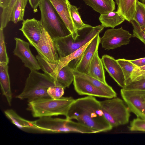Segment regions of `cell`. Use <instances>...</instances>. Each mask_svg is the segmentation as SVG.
Here are the masks:
<instances>
[{
	"mask_svg": "<svg viewBox=\"0 0 145 145\" xmlns=\"http://www.w3.org/2000/svg\"><path fill=\"white\" fill-rule=\"evenodd\" d=\"M9 62L7 52L3 29H0V63L8 64Z\"/></svg>",
	"mask_w": 145,
	"mask_h": 145,
	"instance_id": "4dcf8cb0",
	"label": "cell"
},
{
	"mask_svg": "<svg viewBox=\"0 0 145 145\" xmlns=\"http://www.w3.org/2000/svg\"><path fill=\"white\" fill-rule=\"evenodd\" d=\"M39 7L42 27L53 39L71 34L49 0H42Z\"/></svg>",
	"mask_w": 145,
	"mask_h": 145,
	"instance_id": "277c9868",
	"label": "cell"
},
{
	"mask_svg": "<svg viewBox=\"0 0 145 145\" xmlns=\"http://www.w3.org/2000/svg\"><path fill=\"white\" fill-rule=\"evenodd\" d=\"M71 19L75 28L78 31H80L91 26L84 24L82 20L76 7L67 2Z\"/></svg>",
	"mask_w": 145,
	"mask_h": 145,
	"instance_id": "d4e9b609",
	"label": "cell"
},
{
	"mask_svg": "<svg viewBox=\"0 0 145 145\" xmlns=\"http://www.w3.org/2000/svg\"><path fill=\"white\" fill-rule=\"evenodd\" d=\"M120 93L130 111L137 118L145 120V91L122 88Z\"/></svg>",
	"mask_w": 145,
	"mask_h": 145,
	"instance_id": "ba28073f",
	"label": "cell"
},
{
	"mask_svg": "<svg viewBox=\"0 0 145 145\" xmlns=\"http://www.w3.org/2000/svg\"><path fill=\"white\" fill-rule=\"evenodd\" d=\"M104 68L111 77L122 88L125 85V81L122 69L113 57L106 54L102 56L101 58Z\"/></svg>",
	"mask_w": 145,
	"mask_h": 145,
	"instance_id": "5bb4252c",
	"label": "cell"
},
{
	"mask_svg": "<svg viewBox=\"0 0 145 145\" xmlns=\"http://www.w3.org/2000/svg\"><path fill=\"white\" fill-rule=\"evenodd\" d=\"M85 3L95 11L104 14L113 11L115 9L113 0H83Z\"/></svg>",
	"mask_w": 145,
	"mask_h": 145,
	"instance_id": "d6986e66",
	"label": "cell"
},
{
	"mask_svg": "<svg viewBox=\"0 0 145 145\" xmlns=\"http://www.w3.org/2000/svg\"><path fill=\"white\" fill-rule=\"evenodd\" d=\"M28 0H17L14 6L12 21L17 24L23 21L25 8Z\"/></svg>",
	"mask_w": 145,
	"mask_h": 145,
	"instance_id": "cb8c5ba5",
	"label": "cell"
},
{
	"mask_svg": "<svg viewBox=\"0 0 145 145\" xmlns=\"http://www.w3.org/2000/svg\"><path fill=\"white\" fill-rule=\"evenodd\" d=\"M133 35L122 27L107 30L100 38V43L105 50L114 49L129 43Z\"/></svg>",
	"mask_w": 145,
	"mask_h": 145,
	"instance_id": "9c48e42d",
	"label": "cell"
},
{
	"mask_svg": "<svg viewBox=\"0 0 145 145\" xmlns=\"http://www.w3.org/2000/svg\"><path fill=\"white\" fill-rule=\"evenodd\" d=\"M104 67L102 61L99 56L97 51L91 61L87 74L107 84L106 81Z\"/></svg>",
	"mask_w": 145,
	"mask_h": 145,
	"instance_id": "ac0fdd59",
	"label": "cell"
},
{
	"mask_svg": "<svg viewBox=\"0 0 145 145\" xmlns=\"http://www.w3.org/2000/svg\"><path fill=\"white\" fill-rule=\"evenodd\" d=\"M120 0H116V3L117 4L118 6V5L119 3Z\"/></svg>",
	"mask_w": 145,
	"mask_h": 145,
	"instance_id": "8d00e7d4",
	"label": "cell"
},
{
	"mask_svg": "<svg viewBox=\"0 0 145 145\" xmlns=\"http://www.w3.org/2000/svg\"><path fill=\"white\" fill-rule=\"evenodd\" d=\"M73 84L76 92L80 95L110 99V95L97 88L90 82L80 77L75 75Z\"/></svg>",
	"mask_w": 145,
	"mask_h": 145,
	"instance_id": "7c38bea8",
	"label": "cell"
},
{
	"mask_svg": "<svg viewBox=\"0 0 145 145\" xmlns=\"http://www.w3.org/2000/svg\"><path fill=\"white\" fill-rule=\"evenodd\" d=\"M42 27L40 21L35 18L26 19L23 21L22 27L19 30L22 32L29 43L37 44L42 36Z\"/></svg>",
	"mask_w": 145,
	"mask_h": 145,
	"instance_id": "4fadbf2b",
	"label": "cell"
},
{
	"mask_svg": "<svg viewBox=\"0 0 145 145\" xmlns=\"http://www.w3.org/2000/svg\"><path fill=\"white\" fill-rule=\"evenodd\" d=\"M22 91L16 98L27 100L28 102L37 99L50 98L47 93L50 87L56 84V82L49 75L37 71H30Z\"/></svg>",
	"mask_w": 145,
	"mask_h": 145,
	"instance_id": "3957f363",
	"label": "cell"
},
{
	"mask_svg": "<svg viewBox=\"0 0 145 145\" xmlns=\"http://www.w3.org/2000/svg\"><path fill=\"white\" fill-rule=\"evenodd\" d=\"M9 0H0V6L2 9L6 8L8 5Z\"/></svg>",
	"mask_w": 145,
	"mask_h": 145,
	"instance_id": "d590c367",
	"label": "cell"
},
{
	"mask_svg": "<svg viewBox=\"0 0 145 145\" xmlns=\"http://www.w3.org/2000/svg\"><path fill=\"white\" fill-rule=\"evenodd\" d=\"M123 89L145 91V76H138L132 81L127 83Z\"/></svg>",
	"mask_w": 145,
	"mask_h": 145,
	"instance_id": "f1b7e54d",
	"label": "cell"
},
{
	"mask_svg": "<svg viewBox=\"0 0 145 145\" xmlns=\"http://www.w3.org/2000/svg\"><path fill=\"white\" fill-rule=\"evenodd\" d=\"M65 116L76 120L97 133L107 132L113 128L104 116L100 101L93 96H88L75 99Z\"/></svg>",
	"mask_w": 145,
	"mask_h": 145,
	"instance_id": "6da1fadb",
	"label": "cell"
},
{
	"mask_svg": "<svg viewBox=\"0 0 145 145\" xmlns=\"http://www.w3.org/2000/svg\"><path fill=\"white\" fill-rule=\"evenodd\" d=\"M8 64L0 63V83L2 94L10 106L12 99L10 80L8 73Z\"/></svg>",
	"mask_w": 145,
	"mask_h": 145,
	"instance_id": "e0dca14e",
	"label": "cell"
},
{
	"mask_svg": "<svg viewBox=\"0 0 145 145\" xmlns=\"http://www.w3.org/2000/svg\"><path fill=\"white\" fill-rule=\"evenodd\" d=\"M42 30V36L38 43H29L35 48L38 55L46 61L52 64H57L59 61V57L54 40L43 27Z\"/></svg>",
	"mask_w": 145,
	"mask_h": 145,
	"instance_id": "52a82bcc",
	"label": "cell"
},
{
	"mask_svg": "<svg viewBox=\"0 0 145 145\" xmlns=\"http://www.w3.org/2000/svg\"><path fill=\"white\" fill-rule=\"evenodd\" d=\"M64 89L61 85L56 82L55 85L48 88L47 93L50 98L58 99L62 97L63 95Z\"/></svg>",
	"mask_w": 145,
	"mask_h": 145,
	"instance_id": "f546056e",
	"label": "cell"
},
{
	"mask_svg": "<svg viewBox=\"0 0 145 145\" xmlns=\"http://www.w3.org/2000/svg\"><path fill=\"white\" fill-rule=\"evenodd\" d=\"M131 22L133 27L132 37L138 38L145 45V31L134 20Z\"/></svg>",
	"mask_w": 145,
	"mask_h": 145,
	"instance_id": "d6a6232c",
	"label": "cell"
},
{
	"mask_svg": "<svg viewBox=\"0 0 145 145\" xmlns=\"http://www.w3.org/2000/svg\"><path fill=\"white\" fill-rule=\"evenodd\" d=\"M98 34L91 40L82 55L75 63L74 69L79 72L88 74L89 66L96 52L98 51L100 37Z\"/></svg>",
	"mask_w": 145,
	"mask_h": 145,
	"instance_id": "8fae6325",
	"label": "cell"
},
{
	"mask_svg": "<svg viewBox=\"0 0 145 145\" xmlns=\"http://www.w3.org/2000/svg\"><path fill=\"white\" fill-rule=\"evenodd\" d=\"M17 0H9L7 6L2 9L0 16V29L6 27L8 23L12 21L14 6Z\"/></svg>",
	"mask_w": 145,
	"mask_h": 145,
	"instance_id": "484cf974",
	"label": "cell"
},
{
	"mask_svg": "<svg viewBox=\"0 0 145 145\" xmlns=\"http://www.w3.org/2000/svg\"><path fill=\"white\" fill-rule=\"evenodd\" d=\"M42 0H28L29 3L33 9L34 12L37 11V8Z\"/></svg>",
	"mask_w": 145,
	"mask_h": 145,
	"instance_id": "e575fe53",
	"label": "cell"
},
{
	"mask_svg": "<svg viewBox=\"0 0 145 145\" xmlns=\"http://www.w3.org/2000/svg\"><path fill=\"white\" fill-rule=\"evenodd\" d=\"M116 60L122 70L126 84L129 80L133 71L138 67L129 60L119 59Z\"/></svg>",
	"mask_w": 145,
	"mask_h": 145,
	"instance_id": "83f0119b",
	"label": "cell"
},
{
	"mask_svg": "<svg viewBox=\"0 0 145 145\" xmlns=\"http://www.w3.org/2000/svg\"><path fill=\"white\" fill-rule=\"evenodd\" d=\"M129 60L138 67L145 65V57L134 60Z\"/></svg>",
	"mask_w": 145,
	"mask_h": 145,
	"instance_id": "836d02e7",
	"label": "cell"
},
{
	"mask_svg": "<svg viewBox=\"0 0 145 145\" xmlns=\"http://www.w3.org/2000/svg\"><path fill=\"white\" fill-rule=\"evenodd\" d=\"M73 73L75 75L78 76L87 80L95 86L108 93L113 97H117L116 92L112 87L108 84H105L96 78H93L88 75L77 71L73 69Z\"/></svg>",
	"mask_w": 145,
	"mask_h": 145,
	"instance_id": "603a6c76",
	"label": "cell"
},
{
	"mask_svg": "<svg viewBox=\"0 0 145 145\" xmlns=\"http://www.w3.org/2000/svg\"><path fill=\"white\" fill-rule=\"evenodd\" d=\"M76 40L80 36L73 24L67 2L68 0H49Z\"/></svg>",
	"mask_w": 145,
	"mask_h": 145,
	"instance_id": "9a60e30c",
	"label": "cell"
},
{
	"mask_svg": "<svg viewBox=\"0 0 145 145\" xmlns=\"http://www.w3.org/2000/svg\"><path fill=\"white\" fill-rule=\"evenodd\" d=\"M137 0H120L117 11L130 22L135 12Z\"/></svg>",
	"mask_w": 145,
	"mask_h": 145,
	"instance_id": "44dd1931",
	"label": "cell"
},
{
	"mask_svg": "<svg viewBox=\"0 0 145 145\" xmlns=\"http://www.w3.org/2000/svg\"><path fill=\"white\" fill-rule=\"evenodd\" d=\"M74 100L71 97H62L58 99L43 98L28 102L27 109L35 118L59 115L66 116Z\"/></svg>",
	"mask_w": 145,
	"mask_h": 145,
	"instance_id": "7a4b0ae2",
	"label": "cell"
},
{
	"mask_svg": "<svg viewBox=\"0 0 145 145\" xmlns=\"http://www.w3.org/2000/svg\"><path fill=\"white\" fill-rule=\"evenodd\" d=\"M73 69L69 64L63 67L56 76L55 81L65 88L69 87L74 80V76L73 72Z\"/></svg>",
	"mask_w": 145,
	"mask_h": 145,
	"instance_id": "7402d4cb",
	"label": "cell"
},
{
	"mask_svg": "<svg viewBox=\"0 0 145 145\" xmlns=\"http://www.w3.org/2000/svg\"><path fill=\"white\" fill-rule=\"evenodd\" d=\"M128 127L131 131L145 132V120L137 117L131 122Z\"/></svg>",
	"mask_w": 145,
	"mask_h": 145,
	"instance_id": "1f68e13d",
	"label": "cell"
},
{
	"mask_svg": "<svg viewBox=\"0 0 145 145\" xmlns=\"http://www.w3.org/2000/svg\"><path fill=\"white\" fill-rule=\"evenodd\" d=\"M14 40L16 44L13 51L14 54L19 58L25 67L30 71H37L41 69L38 60L30 50L29 43L17 37H15Z\"/></svg>",
	"mask_w": 145,
	"mask_h": 145,
	"instance_id": "30bf717a",
	"label": "cell"
},
{
	"mask_svg": "<svg viewBox=\"0 0 145 145\" xmlns=\"http://www.w3.org/2000/svg\"><path fill=\"white\" fill-rule=\"evenodd\" d=\"M101 24L95 27H90L89 31L84 39L75 40L71 34L54 40L59 58L65 57L80 48L90 41L103 29Z\"/></svg>",
	"mask_w": 145,
	"mask_h": 145,
	"instance_id": "8992f818",
	"label": "cell"
},
{
	"mask_svg": "<svg viewBox=\"0 0 145 145\" xmlns=\"http://www.w3.org/2000/svg\"><path fill=\"white\" fill-rule=\"evenodd\" d=\"M99 20L104 27L114 28L125 20L124 17L117 11H113L106 14H101Z\"/></svg>",
	"mask_w": 145,
	"mask_h": 145,
	"instance_id": "ffe728a7",
	"label": "cell"
},
{
	"mask_svg": "<svg viewBox=\"0 0 145 145\" xmlns=\"http://www.w3.org/2000/svg\"><path fill=\"white\" fill-rule=\"evenodd\" d=\"M141 2L145 5V0H140Z\"/></svg>",
	"mask_w": 145,
	"mask_h": 145,
	"instance_id": "74e56055",
	"label": "cell"
},
{
	"mask_svg": "<svg viewBox=\"0 0 145 145\" xmlns=\"http://www.w3.org/2000/svg\"><path fill=\"white\" fill-rule=\"evenodd\" d=\"M133 20L145 31V5L137 0L135 12Z\"/></svg>",
	"mask_w": 145,
	"mask_h": 145,
	"instance_id": "4316f807",
	"label": "cell"
},
{
	"mask_svg": "<svg viewBox=\"0 0 145 145\" xmlns=\"http://www.w3.org/2000/svg\"><path fill=\"white\" fill-rule=\"evenodd\" d=\"M100 103L104 116L112 128L128 123L131 111L123 100L116 97Z\"/></svg>",
	"mask_w": 145,
	"mask_h": 145,
	"instance_id": "5b68a950",
	"label": "cell"
},
{
	"mask_svg": "<svg viewBox=\"0 0 145 145\" xmlns=\"http://www.w3.org/2000/svg\"><path fill=\"white\" fill-rule=\"evenodd\" d=\"M6 116L14 124L20 129L25 131L39 132L35 121H30L20 116L12 109L4 111Z\"/></svg>",
	"mask_w": 145,
	"mask_h": 145,
	"instance_id": "2e32d148",
	"label": "cell"
}]
</instances>
